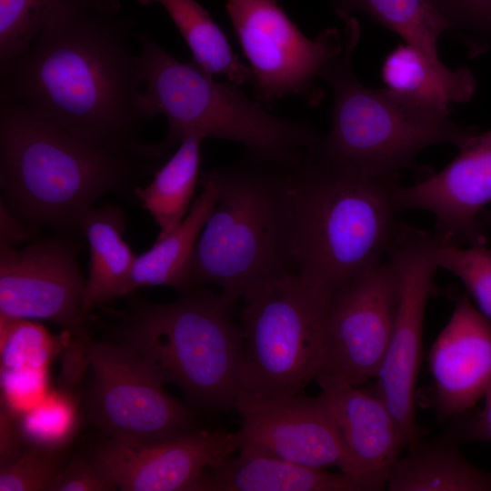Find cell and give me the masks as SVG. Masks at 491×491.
<instances>
[{"label":"cell","mask_w":491,"mask_h":491,"mask_svg":"<svg viewBox=\"0 0 491 491\" xmlns=\"http://www.w3.org/2000/svg\"><path fill=\"white\" fill-rule=\"evenodd\" d=\"M119 0H64L21 55L0 65V101L18 104L98 146L160 159L141 141L156 115L141 90Z\"/></svg>","instance_id":"obj_1"},{"label":"cell","mask_w":491,"mask_h":491,"mask_svg":"<svg viewBox=\"0 0 491 491\" xmlns=\"http://www.w3.org/2000/svg\"><path fill=\"white\" fill-rule=\"evenodd\" d=\"M160 160L98 146L0 101L1 202L28 225L79 230L100 196L135 192Z\"/></svg>","instance_id":"obj_2"},{"label":"cell","mask_w":491,"mask_h":491,"mask_svg":"<svg viewBox=\"0 0 491 491\" xmlns=\"http://www.w3.org/2000/svg\"><path fill=\"white\" fill-rule=\"evenodd\" d=\"M207 172L217 196L195 245L192 286H216L234 305L297 273L292 169L246 155Z\"/></svg>","instance_id":"obj_3"},{"label":"cell","mask_w":491,"mask_h":491,"mask_svg":"<svg viewBox=\"0 0 491 491\" xmlns=\"http://www.w3.org/2000/svg\"><path fill=\"white\" fill-rule=\"evenodd\" d=\"M292 176L297 274L332 294L386 260L402 225L400 174L369 175L316 146Z\"/></svg>","instance_id":"obj_4"},{"label":"cell","mask_w":491,"mask_h":491,"mask_svg":"<svg viewBox=\"0 0 491 491\" xmlns=\"http://www.w3.org/2000/svg\"><path fill=\"white\" fill-rule=\"evenodd\" d=\"M138 67L145 94L168 125L159 146L165 154L192 132L241 145L246 156L286 168L300 164L321 136L308 124L275 116L240 85L219 82L193 61H180L151 35H138Z\"/></svg>","instance_id":"obj_5"},{"label":"cell","mask_w":491,"mask_h":491,"mask_svg":"<svg viewBox=\"0 0 491 491\" xmlns=\"http://www.w3.org/2000/svg\"><path fill=\"white\" fill-rule=\"evenodd\" d=\"M345 23L344 49L320 75L334 94L331 129L321 137L320 154L369 175H390L414 167L426 147L459 149L477 132L456 123L448 105L364 85L352 67L360 26L354 16Z\"/></svg>","instance_id":"obj_6"},{"label":"cell","mask_w":491,"mask_h":491,"mask_svg":"<svg viewBox=\"0 0 491 491\" xmlns=\"http://www.w3.org/2000/svg\"><path fill=\"white\" fill-rule=\"evenodd\" d=\"M220 294L203 286L171 303L134 304L121 318L118 341L148 361L189 402L210 411L235 409L244 354L241 326Z\"/></svg>","instance_id":"obj_7"},{"label":"cell","mask_w":491,"mask_h":491,"mask_svg":"<svg viewBox=\"0 0 491 491\" xmlns=\"http://www.w3.org/2000/svg\"><path fill=\"white\" fill-rule=\"evenodd\" d=\"M330 296L296 273L244 300L238 401L283 400L303 394L316 381L322 370Z\"/></svg>","instance_id":"obj_8"},{"label":"cell","mask_w":491,"mask_h":491,"mask_svg":"<svg viewBox=\"0 0 491 491\" xmlns=\"http://www.w3.org/2000/svg\"><path fill=\"white\" fill-rule=\"evenodd\" d=\"M225 7L253 74L255 100L266 108L289 96L318 105L324 92L316 80L344 49L337 29L310 39L276 0H225Z\"/></svg>","instance_id":"obj_9"},{"label":"cell","mask_w":491,"mask_h":491,"mask_svg":"<svg viewBox=\"0 0 491 491\" xmlns=\"http://www.w3.org/2000/svg\"><path fill=\"white\" fill-rule=\"evenodd\" d=\"M87 409L108 438L154 442L196 430L193 412L170 396L157 370L122 342L91 341Z\"/></svg>","instance_id":"obj_10"},{"label":"cell","mask_w":491,"mask_h":491,"mask_svg":"<svg viewBox=\"0 0 491 491\" xmlns=\"http://www.w3.org/2000/svg\"><path fill=\"white\" fill-rule=\"evenodd\" d=\"M446 244L435 231L403 224L386 257L396 286V309L389 346L375 393L404 430L408 447L417 441L415 394L421 361L425 314L435 291L437 251Z\"/></svg>","instance_id":"obj_11"},{"label":"cell","mask_w":491,"mask_h":491,"mask_svg":"<svg viewBox=\"0 0 491 491\" xmlns=\"http://www.w3.org/2000/svg\"><path fill=\"white\" fill-rule=\"evenodd\" d=\"M85 292L76 246L68 239L35 241L22 248L0 245L1 316L51 322L71 338L89 341Z\"/></svg>","instance_id":"obj_12"},{"label":"cell","mask_w":491,"mask_h":491,"mask_svg":"<svg viewBox=\"0 0 491 491\" xmlns=\"http://www.w3.org/2000/svg\"><path fill=\"white\" fill-rule=\"evenodd\" d=\"M396 309V281L386 260L332 293L320 375L356 386L376 379L389 346Z\"/></svg>","instance_id":"obj_13"},{"label":"cell","mask_w":491,"mask_h":491,"mask_svg":"<svg viewBox=\"0 0 491 491\" xmlns=\"http://www.w3.org/2000/svg\"><path fill=\"white\" fill-rule=\"evenodd\" d=\"M235 410L241 417L235 431L238 450L310 467L336 466L356 481L351 459L320 396L300 394L263 404L238 401Z\"/></svg>","instance_id":"obj_14"},{"label":"cell","mask_w":491,"mask_h":491,"mask_svg":"<svg viewBox=\"0 0 491 491\" xmlns=\"http://www.w3.org/2000/svg\"><path fill=\"white\" fill-rule=\"evenodd\" d=\"M237 450L235 432L196 429L154 442L107 438L94 455L122 491H198L206 470Z\"/></svg>","instance_id":"obj_15"},{"label":"cell","mask_w":491,"mask_h":491,"mask_svg":"<svg viewBox=\"0 0 491 491\" xmlns=\"http://www.w3.org/2000/svg\"><path fill=\"white\" fill-rule=\"evenodd\" d=\"M401 211L430 213L447 245L486 243L482 213L491 205V129L476 133L440 171L396 193Z\"/></svg>","instance_id":"obj_16"},{"label":"cell","mask_w":491,"mask_h":491,"mask_svg":"<svg viewBox=\"0 0 491 491\" xmlns=\"http://www.w3.org/2000/svg\"><path fill=\"white\" fill-rule=\"evenodd\" d=\"M316 382L339 431L363 490L386 489L389 473L408 446L386 404L374 392L328 375Z\"/></svg>","instance_id":"obj_17"},{"label":"cell","mask_w":491,"mask_h":491,"mask_svg":"<svg viewBox=\"0 0 491 491\" xmlns=\"http://www.w3.org/2000/svg\"><path fill=\"white\" fill-rule=\"evenodd\" d=\"M428 367L442 417L471 408L491 385V322L472 305L468 294L456 298L452 315L431 347Z\"/></svg>","instance_id":"obj_18"},{"label":"cell","mask_w":491,"mask_h":491,"mask_svg":"<svg viewBox=\"0 0 491 491\" xmlns=\"http://www.w3.org/2000/svg\"><path fill=\"white\" fill-rule=\"evenodd\" d=\"M206 470L198 491H362L350 476L238 450Z\"/></svg>","instance_id":"obj_19"},{"label":"cell","mask_w":491,"mask_h":491,"mask_svg":"<svg viewBox=\"0 0 491 491\" xmlns=\"http://www.w3.org/2000/svg\"><path fill=\"white\" fill-rule=\"evenodd\" d=\"M199 183L202 190L183 222L136 256L125 296L145 286H169L180 291L193 287L191 268L195 245L217 196L215 183L207 171Z\"/></svg>","instance_id":"obj_20"},{"label":"cell","mask_w":491,"mask_h":491,"mask_svg":"<svg viewBox=\"0 0 491 491\" xmlns=\"http://www.w3.org/2000/svg\"><path fill=\"white\" fill-rule=\"evenodd\" d=\"M89 247L84 309L89 314L115 298L125 296L136 256L124 238L123 212L110 205L89 210L80 223Z\"/></svg>","instance_id":"obj_21"},{"label":"cell","mask_w":491,"mask_h":491,"mask_svg":"<svg viewBox=\"0 0 491 491\" xmlns=\"http://www.w3.org/2000/svg\"><path fill=\"white\" fill-rule=\"evenodd\" d=\"M389 491H491V474L463 457L451 444L435 442L412 447L399 457L386 482Z\"/></svg>","instance_id":"obj_22"},{"label":"cell","mask_w":491,"mask_h":491,"mask_svg":"<svg viewBox=\"0 0 491 491\" xmlns=\"http://www.w3.org/2000/svg\"><path fill=\"white\" fill-rule=\"evenodd\" d=\"M204 140L196 132L185 135L174 154L154 173L152 181L134 192L159 228L156 240L183 222L194 202Z\"/></svg>","instance_id":"obj_23"},{"label":"cell","mask_w":491,"mask_h":491,"mask_svg":"<svg viewBox=\"0 0 491 491\" xmlns=\"http://www.w3.org/2000/svg\"><path fill=\"white\" fill-rule=\"evenodd\" d=\"M142 6L162 5L188 46L193 62L213 76L242 85L253 74L235 54L225 32L195 0H136Z\"/></svg>","instance_id":"obj_24"},{"label":"cell","mask_w":491,"mask_h":491,"mask_svg":"<svg viewBox=\"0 0 491 491\" xmlns=\"http://www.w3.org/2000/svg\"><path fill=\"white\" fill-rule=\"evenodd\" d=\"M342 20L355 12L369 15L420 51L441 71L449 70L440 60L438 41L450 26L432 0H327Z\"/></svg>","instance_id":"obj_25"},{"label":"cell","mask_w":491,"mask_h":491,"mask_svg":"<svg viewBox=\"0 0 491 491\" xmlns=\"http://www.w3.org/2000/svg\"><path fill=\"white\" fill-rule=\"evenodd\" d=\"M381 78L387 88L412 97L443 105L472 99L476 80L470 69L441 71L416 48L399 44L385 57Z\"/></svg>","instance_id":"obj_26"},{"label":"cell","mask_w":491,"mask_h":491,"mask_svg":"<svg viewBox=\"0 0 491 491\" xmlns=\"http://www.w3.org/2000/svg\"><path fill=\"white\" fill-rule=\"evenodd\" d=\"M59 342L37 321L0 315L2 371H45Z\"/></svg>","instance_id":"obj_27"},{"label":"cell","mask_w":491,"mask_h":491,"mask_svg":"<svg viewBox=\"0 0 491 491\" xmlns=\"http://www.w3.org/2000/svg\"><path fill=\"white\" fill-rule=\"evenodd\" d=\"M64 0H0V65L21 55Z\"/></svg>","instance_id":"obj_28"},{"label":"cell","mask_w":491,"mask_h":491,"mask_svg":"<svg viewBox=\"0 0 491 491\" xmlns=\"http://www.w3.org/2000/svg\"><path fill=\"white\" fill-rule=\"evenodd\" d=\"M436 261L439 268L463 283L478 311L491 322V248L486 243L466 247L444 244L437 251Z\"/></svg>","instance_id":"obj_29"},{"label":"cell","mask_w":491,"mask_h":491,"mask_svg":"<svg viewBox=\"0 0 491 491\" xmlns=\"http://www.w3.org/2000/svg\"><path fill=\"white\" fill-rule=\"evenodd\" d=\"M66 462L63 449L30 444L17 458L0 467V491H49Z\"/></svg>","instance_id":"obj_30"},{"label":"cell","mask_w":491,"mask_h":491,"mask_svg":"<svg viewBox=\"0 0 491 491\" xmlns=\"http://www.w3.org/2000/svg\"><path fill=\"white\" fill-rule=\"evenodd\" d=\"M471 56L491 40V0H432Z\"/></svg>","instance_id":"obj_31"},{"label":"cell","mask_w":491,"mask_h":491,"mask_svg":"<svg viewBox=\"0 0 491 491\" xmlns=\"http://www.w3.org/2000/svg\"><path fill=\"white\" fill-rule=\"evenodd\" d=\"M71 407L65 398L56 396L40 401L20 421L27 440L31 444L63 449L74 425Z\"/></svg>","instance_id":"obj_32"},{"label":"cell","mask_w":491,"mask_h":491,"mask_svg":"<svg viewBox=\"0 0 491 491\" xmlns=\"http://www.w3.org/2000/svg\"><path fill=\"white\" fill-rule=\"evenodd\" d=\"M117 486L105 471L94 453L67 461L53 481L49 491H115Z\"/></svg>","instance_id":"obj_33"},{"label":"cell","mask_w":491,"mask_h":491,"mask_svg":"<svg viewBox=\"0 0 491 491\" xmlns=\"http://www.w3.org/2000/svg\"><path fill=\"white\" fill-rule=\"evenodd\" d=\"M14 409L2 401L0 411V467L17 458L30 445Z\"/></svg>","instance_id":"obj_34"},{"label":"cell","mask_w":491,"mask_h":491,"mask_svg":"<svg viewBox=\"0 0 491 491\" xmlns=\"http://www.w3.org/2000/svg\"><path fill=\"white\" fill-rule=\"evenodd\" d=\"M0 245L15 246L29 235L25 223L12 214L3 202L0 203Z\"/></svg>","instance_id":"obj_35"},{"label":"cell","mask_w":491,"mask_h":491,"mask_svg":"<svg viewBox=\"0 0 491 491\" xmlns=\"http://www.w3.org/2000/svg\"><path fill=\"white\" fill-rule=\"evenodd\" d=\"M484 397V407L471 424L469 432L474 438L491 441V385L486 391Z\"/></svg>","instance_id":"obj_36"},{"label":"cell","mask_w":491,"mask_h":491,"mask_svg":"<svg viewBox=\"0 0 491 491\" xmlns=\"http://www.w3.org/2000/svg\"><path fill=\"white\" fill-rule=\"evenodd\" d=\"M481 222L485 227L488 226L491 228V205L482 213Z\"/></svg>","instance_id":"obj_37"}]
</instances>
